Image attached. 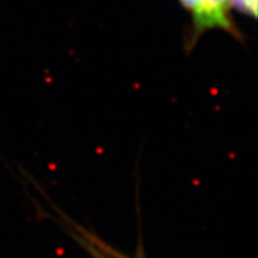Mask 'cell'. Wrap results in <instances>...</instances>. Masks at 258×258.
Here are the masks:
<instances>
[{"mask_svg": "<svg viewBox=\"0 0 258 258\" xmlns=\"http://www.w3.org/2000/svg\"><path fill=\"white\" fill-rule=\"evenodd\" d=\"M185 10L191 15L193 36L190 48L208 30H223L234 37H239L238 30L230 18L228 0H179Z\"/></svg>", "mask_w": 258, "mask_h": 258, "instance_id": "1", "label": "cell"}, {"mask_svg": "<svg viewBox=\"0 0 258 258\" xmlns=\"http://www.w3.org/2000/svg\"><path fill=\"white\" fill-rule=\"evenodd\" d=\"M231 6H234L240 12L252 16H257V0H228Z\"/></svg>", "mask_w": 258, "mask_h": 258, "instance_id": "2", "label": "cell"}]
</instances>
